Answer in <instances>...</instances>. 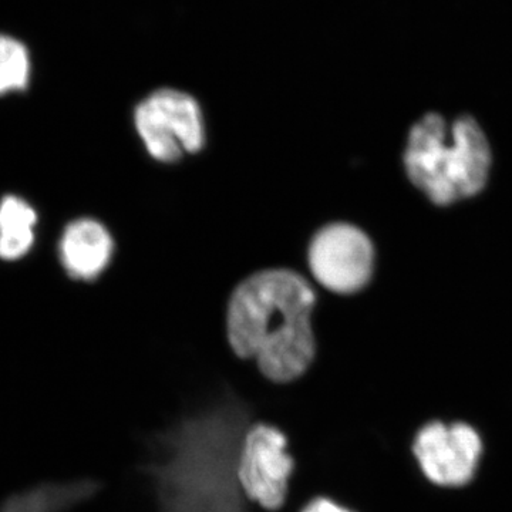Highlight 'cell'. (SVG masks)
<instances>
[{
  "label": "cell",
  "instance_id": "6da1fadb",
  "mask_svg": "<svg viewBox=\"0 0 512 512\" xmlns=\"http://www.w3.org/2000/svg\"><path fill=\"white\" fill-rule=\"evenodd\" d=\"M312 286L286 269L259 272L232 293L228 338L242 359H255L262 375L276 383L292 382L315 357Z\"/></svg>",
  "mask_w": 512,
  "mask_h": 512
},
{
  "label": "cell",
  "instance_id": "7a4b0ae2",
  "mask_svg": "<svg viewBox=\"0 0 512 512\" xmlns=\"http://www.w3.org/2000/svg\"><path fill=\"white\" fill-rule=\"evenodd\" d=\"M404 168L431 202L454 204L474 197L487 184L490 143L473 117L447 121L440 114L429 113L410 130Z\"/></svg>",
  "mask_w": 512,
  "mask_h": 512
},
{
  "label": "cell",
  "instance_id": "3957f363",
  "mask_svg": "<svg viewBox=\"0 0 512 512\" xmlns=\"http://www.w3.org/2000/svg\"><path fill=\"white\" fill-rule=\"evenodd\" d=\"M136 128L148 153L161 163H175L204 147L205 128L198 101L177 89H160L140 101Z\"/></svg>",
  "mask_w": 512,
  "mask_h": 512
},
{
  "label": "cell",
  "instance_id": "277c9868",
  "mask_svg": "<svg viewBox=\"0 0 512 512\" xmlns=\"http://www.w3.org/2000/svg\"><path fill=\"white\" fill-rule=\"evenodd\" d=\"M480 433L463 421H431L413 441V454L424 477L443 488L464 487L476 477L483 457Z\"/></svg>",
  "mask_w": 512,
  "mask_h": 512
},
{
  "label": "cell",
  "instance_id": "5b68a950",
  "mask_svg": "<svg viewBox=\"0 0 512 512\" xmlns=\"http://www.w3.org/2000/svg\"><path fill=\"white\" fill-rule=\"evenodd\" d=\"M309 266L320 285L349 295L369 284L375 248L362 229L349 224L328 225L313 238Z\"/></svg>",
  "mask_w": 512,
  "mask_h": 512
},
{
  "label": "cell",
  "instance_id": "8992f818",
  "mask_svg": "<svg viewBox=\"0 0 512 512\" xmlns=\"http://www.w3.org/2000/svg\"><path fill=\"white\" fill-rule=\"evenodd\" d=\"M293 460L286 453V437L278 429L258 424L249 430L238 461V481L249 498L278 510L285 503Z\"/></svg>",
  "mask_w": 512,
  "mask_h": 512
},
{
  "label": "cell",
  "instance_id": "52a82bcc",
  "mask_svg": "<svg viewBox=\"0 0 512 512\" xmlns=\"http://www.w3.org/2000/svg\"><path fill=\"white\" fill-rule=\"evenodd\" d=\"M113 249V239L103 225L93 220H79L64 231L60 258L67 274L90 281L109 265Z\"/></svg>",
  "mask_w": 512,
  "mask_h": 512
},
{
  "label": "cell",
  "instance_id": "ba28073f",
  "mask_svg": "<svg viewBox=\"0 0 512 512\" xmlns=\"http://www.w3.org/2000/svg\"><path fill=\"white\" fill-rule=\"evenodd\" d=\"M36 212L18 197H6L0 204V258L15 261L32 248Z\"/></svg>",
  "mask_w": 512,
  "mask_h": 512
},
{
  "label": "cell",
  "instance_id": "9c48e42d",
  "mask_svg": "<svg viewBox=\"0 0 512 512\" xmlns=\"http://www.w3.org/2000/svg\"><path fill=\"white\" fill-rule=\"evenodd\" d=\"M30 69L28 47L15 37L0 35V96L25 90Z\"/></svg>",
  "mask_w": 512,
  "mask_h": 512
},
{
  "label": "cell",
  "instance_id": "30bf717a",
  "mask_svg": "<svg viewBox=\"0 0 512 512\" xmlns=\"http://www.w3.org/2000/svg\"><path fill=\"white\" fill-rule=\"evenodd\" d=\"M302 512H352L346 510V508L340 507L339 504L333 503V501L326 500V498H318V500L312 501L308 504Z\"/></svg>",
  "mask_w": 512,
  "mask_h": 512
}]
</instances>
